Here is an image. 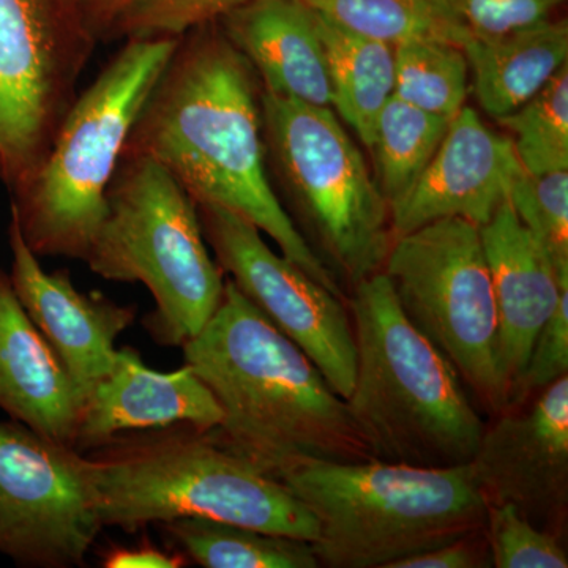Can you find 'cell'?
Instances as JSON below:
<instances>
[{
    "mask_svg": "<svg viewBox=\"0 0 568 568\" xmlns=\"http://www.w3.org/2000/svg\"><path fill=\"white\" fill-rule=\"evenodd\" d=\"M142 110L123 155L162 164L197 205L237 213L284 257L347 302L346 291L298 233L265 170L253 69L223 33L194 29Z\"/></svg>",
    "mask_w": 568,
    "mask_h": 568,
    "instance_id": "6da1fadb",
    "label": "cell"
},
{
    "mask_svg": "<svg viewBox=\"0 0 568 568\" xmlns=\"http://www.w3.org/2000/svg\"><path fill=\"white\" fill-rule=\"evenodd\" d=\"M182 353L222 407V422L209 429L213 439L267 476L282 480L308 463L375 459L346 399L231 280Z\"/></svg>",
    "mask_w": 568,
    "mask_h": 568,
    "instance_id": "7a4b0ae2",
    "label": "cell"
},
{
    "mask_svg": "<svg viewBox=\"0 0 568 568\" xmlns=\"http://www.w3.org/2000/svg\"><path fill=\"white\" fill-rule=\"evenodd\" d=\"M103 528L205 518L315 544L317 523L282 481L193 425L123 433L88 452Z\"/></svg>",
    "mask_w": 568,
    "mask_h": 568,
    "instance_id": "3957f363",
    "label": "cell"
},
{
    "mask_svg": "<svg viewBox=\"0 0 568 568\" xmlns=\"http://www.w3.org/2000/svg\"><path fill=\"white\" fill-rule=\"evenodd\" d=\"M355 339L351 416L373 457L457 467L476 457L485 422L446 357L407 321L384 272L347 295Z\"/></svg>",
    "mask_w": 568,
    "mask_h": 568,
    "instance_id": "277c9868",
    "label": "cell"
},
{
    "mask_svg": "<svg viewBox=\"0 0 568 568\" xmlns=\"http://www.w3.org/2000/svg\"><path fill=\"white\" fill-rule=\"evenodd\" d=\"M179 41L130 39L67 112L36 171L14 189L11 215L37 256H88L130 134Z\"/></svg>",
    "mask_w": 568,
    "mask_h": 568,
    "instance_id": "5b68a950",
    "label": "cell"
},
{
    "mask_svg": "<svg viewBox=\"0 0 568 568\" xmlns=\"http://www.w3.org/2000/svg\"><path fill=\"white\" fill-rule=\"evenodd\" d=\"M315 517L320 567L388 568L485 528L469 465L308 463L282 478Z\"/></svg>",
    "mask_w": 568,
    "mask_h": 568,
    "instance_id": "8992f818",
    "label": "cell"
},
{
    "mask_svg": "<svg viewBox=\"0 0 568 568\" xmlns=\"http://www.w3.org/2000/svg\"><path fill=\"white\" fill-rule=\"evenodd\" d=\"M106 205L84 263L110 282L144 284L155 302L144 320L149 335L182 349L211 321L226 286L196 203L162 164L123 155Z\"/></svg>",
    "mask_w": 568,
    "mask_h": 568,
    "instance_id": "52a82bcc",
    "label": "cell"
},
{
    "mask_svg": "<svg viewBox=\"0 0 568 568\" xmlns=\"http://www.w3.org/2000/svg\"><path fill=\"white\" fill-rule=\"evenodd\" d=\"M261 118L291 220L349 295L383 272L394 244L386 197L332 108L264 91Z\"/></svg>",
    "mask_w": 568,
    "mask_h": 568,
    "instance_id": "ba28073f",
    "label": "cell"
},
{
    "mask_svg": "<svg viewBox=\"0 0 568 568\" xmlns=\"http://www.w3.org/2000/svg\"><path fill=\"white\" fill-rule=\"evenodd\" d=\"M403 315L457 372L481 414L507 409L499 317L480 227L437 220L398 235L384 264Z\"/></svg>",
    "mask_w": 568,
    "mask_h": 568,
    "instance_id": "9c48e42d",
    "label": "cell"
},
{
    "mask_svg": "<svg viewBox=\"0 0 568 568\" xmlns=\"http://www.w3.org/2000/svg\"><path fill=\"white\" fill-rule=\"evenodd\" d=\"M102 529L88 455L0 420V555L20 567H82Z\"/></svg>",
    "mask_w": 568,
    "mask_h": 568,
    "instance_id": "30bf717a",
    "label": "cell"
},
{
    "mask_svg": "<svg viewBox=\"0 0 568 568\" xmlns=\"http://www.w3.org/2000/svg\"><path fill=\"white\" fill-rule=\"evenodd\" d=\"M197 205V204H196ZM216 264L272 324L317 366L328 386L347 398L355 379V339L347 302L265 244L237 213L197 205Z\"/></svg>",
    "mask_w": 568,
    "mask_h": 568,
    "instance_id": "8fae6325",
    "label": "cell"
},
{
    "mask_svg": "<svg viewBox=\"0 0 568 568\" xmlns=\"http://www.w3.org/2000/svg\"><path fill=\"white\" fill-rule=\"evenodd\" d=\"M82 32L62 0H0V171L13 189L50 149Z\"/></svg>",
    "mask_w": 568,
    "mask_h": 568,
    "instance_id": "7c38bea8",
    "label": "cell"
},
{
    "mask_svg": "<svg viewBox=\"0 0 568 568\" xmlns=\"http://www.w3.org/2000/svg\"><path fill=\"white\" fill-rule=\"evenodd\" d=\"M485 425L470 473L487 504H511L562 537L568 507V375Z\"/></svg>",
    "mask_w": 568,
    "mask_h": 568,
    "instance_id": "4fadbf2b",
    "label": "cell"
},
{
    "mask_svg": "<svg viewBox=\"0 0 568 568\" xmlns=\"http://www.w3.org/2000/svg\"><path fill=\"white\" fill-rule=\"evenodd\" d=\"M521 171L511 138L493 132L476 111L463 108L424 173L392 205L395 237L444 219L484 226L508 200Z\"/></svg>",
    "mask_w": 568,
    "mask_h": 568,
    "instance_id": "5bb4252c",
    "label": "cell"
},
{
    "mask_svg": "<svg viewBox=\"0 0 568 568\" xmlns=\"http://www.w3.org/2000/svg\"><path fill=\"white\" fill-rule=\"evenodd\" d=\"M9 242V275L14 293L85 394L114 365L115 342L132 327L136 306L119 305L100 294L81 293L69 272L44 271L39 256L26 244L13 215Z\"/></svg>",
    "mask_w": 568,
    "mask_h": 568,
    "instance_id": "9a60e30c",
    "label": "cell"
},
{
    "mask_svg": "<svg viewBox=\"0 0 568 568\" xmlns=\"http://www.w3.org/2000/svg\"><path fill=\"white\" fill-rule=\"evenodd\" d=\"M222 418L215 396L190 366L156 372L126 346L118 349L110 372L85 392L74 450L88 454L130 432L181 424L211 429Z\"/></svg>",
    "mask_w": 568,
    "mask_h": 568,
    "instance_id": "2e32d148",
    "label": "cell"
},
{
    "mask_svg": "<svg viewBox=\"0 0 568 568\" xmlns=\"http://www.w3.org/2000/svg\"><path fill=\"white\" fill-rule=\"evenodd\" d=\"M478 227L495 291L508 406L538 332L555 313L560 294L568 290V275L559 274L510 201H504L491 220Z\"/></svg>",
    "mask_w": 568,
    "mask_h": 568,
    "instance_id": "e0dca14e",
    "label": "cell"
},
{
    "mask_svg": "<svg viewBox=\"0 0 568 568\" xmlns=\"http://www.w3.org/2000/svg\"><path fill=\"white\" fill-rule=\"evenodd\" d=\"M82 402L84 392L0 268V409L39 435L74 448Z\"/></svg>",
    "mask_w": 568,
    "mask_h": 568,
    "instance_id": "ac0fdd59",
    "label": "cell"
},
{
    "mask_svg": "<svg viewBox=\"0 0 568 568\" xmlns=\"http://www.w3.org/2000/svg\"><path fill=\"white\" fill-rule=\"evenodd\" d=\"M224 36L263 78L264 91L332 108L315 17L298 0H248L223 17Z\"/></svg>",
    "mask_w": 568,
    "mask_h": 568,
    "instance_id": "d6986e66",
    "label": "cell"
},
{
    "mask_svg": "<svg viewBox=\"0 0 568 568\" xmlns=\"http://www.w3.org/2000/svg\"><path fill=\"white\" fill-rule=\"evenodd\" d=\"M463 50L477 102L497 121L532 99L566 65L567 20L548 18L506 36L470 39Z\"/></svg>",
    "mask_w": 568,
    "mask_h": 568,
    "instance_id": "ffe728a7",
    "label": "cell"
},
{
    "mask_svg": "<svg viewBox=\"0 0 568 568\" xmlns=\"http://www.w3.org/2000/svg\"><path fill=\"white\" fill-rule=\"evenodd\" d=\"M313 17L327 61L332 106L369 148L377 115L395 95V47Z\"/></svg>",
    "mask_w": 568,
    "mask_h": 568,
    "instance_id": "44dd1931",
    "label": "cell"
},
{
    "mask_svg": "<svg viewBox=\"0 0 568 568\" xmlns=\"http://www.w3.org/2000/svg\"><path fill=\"white\" fill-rule=\"evenodd\" d=\"M189 562L204 568H317L312 541L205 518L159 525Z\"/></svg>",
    "mask_w": 568,
    "mask_h": 568,
    "instance_id": "7402d4cb",
    "label": "cell"
},
{
    "mask_svg": "<svg viewBox=\"0 0 568 568\" xmlns=\"http://www.w3.org/2000/svg\"><path fill=\"white\" fill-rule=\"evenodd\" d=\"M450 119L432 114L394 95L377 115L369 151L376 182L388 207L398 203L432 162Z\"/></svg>",
    "mask_w": 568,
    "mask_h": 568,
    "instance_id": "603a6c76",
    "label": "cell"
},
{
    "mask_svg": "<svg viewBox=\"0 0 568 568\" xmlns=\"http://www.w3.org/2000/svg\"><path fill=\"white\" fill-rule=\"evenodd\" d=\"M313 13L358 36L396 47L409 40L433 39L465 47L469 33L443 0H298Z\"/></svg>",
    "mask_w": 568,
    "mask_h": 568,
    "instance_id": "cb8c5ba5",
    "label": "cell"
},
{
    "mask_svg": "<svg viewBox=\"0 0 568 568\" xmlns=\"http://www.w3.org/2000/svg\"><path fill=\"white\" fill-rule=\"evenodd\" d=\"M469 63L447 41L409 40L395 47V95L432 114L452 119L465 108Z\"/></svg>",
    "mask_w": 568,
    "mask_h": 568,
    "instance_id": "d4e9b609",
    "label": "cell"
},
{
    "mask_svg": "<svg viewBox=\"0 0 568 568\" xmlns=\"http://www.w3.org/2000/svg\"><path fill=\"white\" fill-rule=\"evenodd\" d=\"M514 138L526 173L568 170V65L523 106L497 119Z\"/></svg>",
    "mask_w": 568,
    "mask_h": 568,
    "instance_id": "484cf974",
    "label": "cell"
},
{
    "mask_svg": "<svg viewBox=\"0 0 568 568\" xmlns=\"http://www.w3.org/2000/svg\"><path fill=\"white\" fill-rule=\"evenodd\" d=\"M508 201L559 274L568 275V170L529 174L523 168Z\"/></svg>",
    "mask_w": 568,
    "mask_h": 568,
    "instance_id": "4316f807",
    "label": "cell"
},
{
    "mask_svg": "<svg viewBox=\"0 0 568 568\" xmlns=\"http://www.w3.org/2000/svg\"><path fill=\"white\" fill-rule=\"evenodd\" d=\"M491 564L496 568H567L560 538L537 528L511 504H487L485 519Z\"/></svg>",
    "mask_w": 568,
    "mask_h": 568,
    "instance_id": "83f0119b",
    "label": "cell"
},
{
    "mask_svg": "<svg viewBox=\"0 0 568 568\" xmlns=\"http://www.w3.org/2000/svg\"><path fill=\"white\" fill-rule=\"evenodd\" d=\"M248 0H133L114 28L130 39L182 37L222 20Z\"/></svg>",
    "mask_w": 568,
    "mask_h": 568,
    "instance_id": "f1b7e54d",
    "label": "cell"
},
{
    "mask_svg": "<svg viewBox=\"0 0 568 568\" xmlns=\"http://www.w3.org/2000/svg\"><path fill=\"white\" fill-rule=\"evenodd\" d=\"M566 0H443L470 39H491L548 20Z\"/></svg>",
    "mask_w": 568,
    "mask_h": 568,
    "instance_id": "f546056e",
    "label": "cell"
},
{
    "mask_svg": "<svg viewBox=\"0 0 568 568\" xmlns=\"http://www.w3.org/2000/svg\"><path fill=\"white\" fill-rule=\"evenodd\" d=\"M568 373V290L547 324L538 332L507 409L525 405L534 395Z\"/></svg>",
    "mask_w": 568,
    "mask_h": 568,
    "instance_id": "4dcf8cb0",
    "label": "cell"
},
{
    "mask_svg": "<svg viewBox=\"0 0 568 568\" xmlns=\"http://www.w3.org/2000/svg\"><path fill=\"white\" fill-rule=\"evenodd\" d=\"M493 567L485 528L440 547L396 560L388 568H485Z\"/></svg>",
    "mask_w": 568,
    "mask_h": 568,
    "instance_id": "1f68e13d",
    "label": "cell"
},
{
    "mask_svg": "<svg viewBox=\"0 0 568 568\" xmlns=\"http://www.w3.org/2000/svg\"><path fill=\"white\" fill-rule=\"evenodd\" d=\"M189 566V559L178 549L156 547L151 540L122 547L114 545L102 556L104 568H182Z\"/></svg>",
    "mask_w": 568,
    "mask_h": 568,
    "instance_id": "d6a6232c",
    "label": "cell"
},
{
    "mask_svg": "<svg viewBox=\"0 0 568 568\" xmlns=\"http://www.w3.org/2000/svg\"><path fill=\"white\" fill-rule=\"evenodd\" d=\"M67 9L73 13L78 21L82 22V28L92 29L95 24H114L119 14L122 13L133 0H62Z\"/></svg>",
    "mask_w": 568,
    "mask_h": 568,
    "instance_id": "836d02e7",
    "label": "cell"
}]
</instances>
